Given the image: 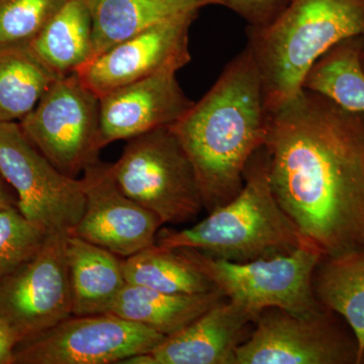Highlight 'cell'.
<instances>
[{
    "label": "cell",
    "instance_id": "obj_1",
    "mask_svg": "<svg viewBox=\"0 0 364 364\" xmlns=\"http://www.w3.org/2000/svg\"><path fill=\"white\" fill-rule=\"evenodd\" d=\"M273 195L324 257L364 249V114L303 88L269 114Z\"/></svg>",
    "mask_w": 364,
    "mask_h": 364
},
{
    "label": "cell",
    "instance_id": "obj_2",
    "mask_svg": "<svg viewBox=\"0 0 364 364\" xmlns=\"http://www.w3.org/2000/svg\"><path fill=\"white\" fill-rule=\"evenodd\" d=\"M268 124L259 72L245 47L170 126L193 164L208 213L240 193L249 160L265 145Z\"/></svg>",
    "mask_w": 364,
    "mask_h": 364
},
{
    "label": "cell",
    "instance_id": "obj_3",
    "mask_svg": "<svg viewBox=\"0 0 364 364\" xmlns=\"http://www.w3.org/2000/svg\"><path fill=\"white\" fill-rule=\"evenodd\" d=\"M247 36L272 114L303 90L311 67L333 46L364 36V0H289L267 25L248 26Z\"/></svg>",
    "mask_w": 364,
    "mask_h": 364
},
{
    "label": "cell",
    "instance_id": "obj_4",
    "mask_svg": "<svg viewBox=\"0 0 364 364\" xmlns=\"http://www.w3.org/2000/svg\"><path fill=\"white\" fill-rule=\"evenodd\" d=\"M306 241L273 195L265 146L250 158L240 193L188 229H162L156 244L193 248L217 259L249 262L294 252ZM309 243V242H308Z\"/></svg>",
    "mask_w": 364,
    "mask_h": 364
},
{
    "label": "cell",
    "instance_id": "obj_5",
    "mask_svg": "<svg viewBox=\"0 0 364 364\" xmlns=\"http://www.w3.org/2000/svg\"><path fill=\"white\" fill-rule=\"evenodd\" d=\"M109 169L117 188L163 224L191 221L202 212L195 169L170 127L128 140Z\"/></svg>",
    "mask_w": 364,
    "mask_h": 364
},
{
    "label": "cell",
    "instance_id": "obj_6",
    "mask_svg": "<svg viewBox=\"0 0 364 364\" xmlns=\"http://www.w3.org/2000/svg\"><path fill=\"white\" fill-rule=\"evenodd\" d=\"M227 299L257 318L263 310L279 308L309 315L324 308L313 289L316 267L324 257L313 244L304 243L287 255L231 262L217 259L193 248H177Z\"/></svg>",
    "mask_w": 364,
    "mask_h": 364
},
{
    "label": "cell",
    "instance_id": "obj_7",
    "mask_svg": "<svg viewBox=\"0 0 364 364\" xmlns=\"http://www.w3.org/2000/svg\"><path fill=\"white\" fill-rule=\"evenodd\" d=\"M359 351L350 326L334 311L296 315L268 308L237 348L235 364H358Z\"/></svg>",
    "mask_w": 364,
    "mask_h": 364
},
{
    "label": "cell",
    "instance_id": "obj_8",
    "mask_svg": "<svg viewBox=\"0 0 364 364\" xmlns=\"http://www.w3.org/2000/svg\"><path fill=\"white\" fill-rule=\"evenodd\" d=\"M20 126L30 142L67 176L77 178L100 161V97L76 72L59 78Z\"/></svg>",
    "mask_w": 364,
    "mask_h": 364
},
{
    "label": "cell",
    "instance_id": "obj_9",
    "mask_svg": "<svg viewBox=\"0 0 364 364\" xmlns=\"http://www.w3.org/2000/svg\"><path fill=\"white\" fill-rule=\"evenodd\" d=\"M0 173L18 193V210L48 232L71 234L85 208L81 179L67 176L16 122H0Z\"/></svg>",
    "mask_w": 364,
    "mask_h": 364
},
{
    "label": "cell",
    "instance_id": "obj_10",
    "mask_svg": "<svg viewBox=\"0 0 364 364\" xmlns=\"http://www.w3.org/2000/svg\"><path fill=\"white\" fill-rule=\"evenodd\" d=\"M164 335L112 314L74 316L14 351V363L109 364L148 353Z\"/></svg>",
    "mask_w": 364,
    "mask_h": 364
},
{
    "label": "cell",
    "instance_id": "obj_11",
    "mask_svg": "<svg viewBox=\"0 0 364 364\" xmlns=\"http://www.w3.org/2000/svg\"><path fill=\"white\" fill-rule=\"evenodd\" d=\"M66 232H50L35 257L0 279V318L20 342L70 317L72 296Z\"/></svg>",
    "mask_w": 364,
    "mask_h": 364
},
{
    "label": "cell",
    "instance_id": "obj_12",
    "mask_svg": "<svg viewBox=\"0 0 364 364\" xmlns=\"http://www.w3.org/2000/svg\"><path fill=\"white\" fill-rule=\"evenodd\" d=\"M198 11L179 14L114 45L81 67L78 77L102 97L165 69L181 70L191 60L189 30Z\"/></svg>",
    "mask_w": 364,
    "mask_h": 364
},
{
    "label": "cell",
    "instance_id": "obj_13",
    "mask_svg": "<svg viewBox=\"0 0 364 364\" xmlns=\"http://www.w3.org/2000/svg\"><path fill=\"white\" fill-rule=\"evenodd\" d=\"M85 208L72 235L127 258L156 244L163 223L121 191L100 161L83 172Z\"/></svg>",
    "mask_w": 364,
    "mask_h": 364
},
{
    "label": "cell",
    "instance_id": "obj_14",
    "mask_svg": "<svg viewBox=\"0 0 364 364\" xmlns=\"http://www.w3.org/2000/svg\"><path fill=\"white\" fill-rule=\"evenodd\" d=\"M177 72L165 69L100 97V150L116 141L172 126L193 107L179 85Z\"/></svg>",
    "mask_w": 364,
    "mask_h": 364
},
{
    "label": "cell",
    "instance_id": "obj_15",
    "mask_svg": "<svg viewBox=\"0 0 364 364\" xmlns=\"http://www.w3.org/2000/svg\"><path fill=\"white\" fill-rule=\"evenodd\" d=\"M255 320L253 314L226 299L148 353L123 363L235 364L237 348L250 336Z\"/></svg>",
    "mask_w": 364,
    "mask_h": 364
},
{
    "label": "cell",
    "instance_id": "obj_16",
    "mask_svg": "<svg viewBox=\"0 0 364 364\" xmlns=\"http://www.w3.org/2000/svg\"><path fill=\"white\" fill-rule=\"evenodd\" d=\"M92 21V60L151 26L218 0H83ZM91 60V61H92ZM90 63V62H88Z\"/></svg>",
    "mask_w": 364,
    "mask_h": 364
},
{
    "label": "cell",
    "instance_id": "obj_17",
    "mask_svg": "<svg viewBox=\"0 0 364 364\" xmlns=\"http://www.w3.org/2000/svg\"><path fill=\"white\" fill-rule=\"evenodd\" d=\"M67 259L72 314L88 316L109 312L127 284L119 256L69 234Z\"/></svg>",
    "mask_w": 364,
    "mask_h": 364
},
{
    "label": "cell",
    "instance_id": "obj_18",
    "mask_svg": "<svg viewBox=\"0 0 364 364\" xmlns=\"http://www.w3.org/2000/svg\"><path fill=\"white\" fill-rule=\"evenodd\" d=\"M226 299L218 289L205 294H167L127 284L107 314L147 326L167 337Z\"/></svg>",
    "mask_w": 364,
    "mask_h": 364
},
{
    "label": "cell",
    "instance_id": "obj_19",
    "mask_svg": "<svg viewBox=\"0 0 364 364\" xmlns=\"http://www.w3.org/2000/svg\"><path fill=\"white\" fill-rule=\"evenodd\" d=\"M31 49L59 77L92 60V21L83 0H67L31 43Z\"/></svg>",
    "mask_w": 364,
    "mask_h": 364
},
{
    "label": "cell",
    "instance_id": "obj_20",
    "mask_svg": "<svg viewBox=\"0 0 364 364\" xmlns=\"http://www.w3.org/2000/svg\"><path fill=\"white\" fill-rule=\"evenodd\" d=\"M59 78L30 46L0 48V122L21 121Z\"/></svg>",
    "mask_w": 364,
    "mask_h": 364
},
{
    "label": "cell",
    "instance_id": "obj_21",
    "mask_svg": "<svg viewBox=\"0 0 364 364\" xmlns=\"http://www.w3.org/2000/svg\"><path fill=\"white\" fill-rule=\"evenodd\" d=\"M313 289L321 305L338 313L350 326L360 355L364 347V249L339 257H323L314 273Z\"/></svg>",
    "mask_w": 364,
    "mask_h": 364
},
{
    "label": "cell",
    "instance_id": "obj_22",
    "mask_svg": "<svg viewBox=\"0 0 364 364\" xmlns=\"http://www.w3.org/2000/svg\"><path fill=\"white\" fill-rule=\"evenodd\" d=\"M364 36L333 46L313 64L303 88L329 98L342 109L364 114Z\"/></svg>",
    "mask_w": 364,
    "mask_h": 364
},
{
    "label": "cell",
    "instance_id": "obj_23",
    "mask_svg": "<svg viewBox=\"0 0 364 364\" xmlns=\"http://www.w3.org/2000/svg\"><path fill=\"white\" fill-rule=\"evenodd\" d=\"M127 284L167 294H196L217 291L214 284L176 249L157 244L122 260Z\"/></svg>",
    "mask_w": 364,
    "mask_h": 364
},
{
    "label": "cell",
    "instance_id": "obj_24",
    "mask_svg": "<svg viewBox=\"0 0 364 364\" xmlns=\"http://www.w3.org/2000/svg\"><path fill=\"white\" fill-rule=\"evenodd\" d=\"M49 232L13 207L0 208V279L37 255Z\"/></svg>",
    "mask_w": 364,
    "mask_h": 364
},
{
    "label": "cell",
    "instance_id": "obj_25",
    "mask_svg": "<svg viewBox=\"0 0 364 364\" xmlns=\"http://www.w3.org/2000/svg\"><path fill=\"white\" fill-rule=\"evenodd\" d=\"M67 0H0V48L30 45Z\"/></svg>",
    "mask_w": 364,
    "mask_h": 364
},
{
    "label": "cell",
    "instance_id": "obj_26",
    "mask_svg": "<svg viewBox=\"0 0 364 364\" xmlns=\"http://www.w3.org/2000/svg\"><path fill=\"white\" fill-rule=\"evenodd\" d=\"M219 6L227 7L248 26L257 28L269 23L284 9L289 0H218Z\"/></svg>",
    "mask_w": 364,
    "mask_h": 364
},
{
    "label": "cell",
    "instance_id": "obj_27",
    "mask_svg": "<svg viewBox=\"0 0 364 364\" xmlns=\"http://www.w3.org/2000/svg\"><path fill=\"white\" fill-rule=\"evenodd\" d=\"M18 343V340L11 326L0 318V364L14 363V348Z\"/></svg>",
    "mask_w": 364,
    "mask_h": 364
},
{
    "label": "cell",
    "instance_id": "obj_28",
    "mask_svg": "<svg viewBox=\"0 0 364 364\" xmlns=\"http://www.w3.org/2000/svg\"><path fill=\"white\" fill-rule=\"evenodd\" d=\"M2 177L1 173H0V208L9 207V195H7L6 189L4 188V184H2Z\"/></svg>",
    "mask_w": 364,
    "mask_h": 364
},
{
    "label": "cell",
    "instance_id": "obj_29",
    "mask_svg": "<svg viewBox=\"0 0 364 364\" xmlns=\"http://www.w3.org/2000/svg\"><path fill=\"white\" fill-rule=\"evenodd\" d=\"M358 364H364V347L363 350L360 352V355H359V363Z\"/></svg>",
    "mask_w": 364,
    "mask_h": 364
},
{
    "label": "cell",
    "instance_id": "obj_30",
    "mask_svg": "<svg viewBox=\"0 0 364 364\" xmlns=\"http://www.w3.org/2000/svg\"><path fill=\"white\" fill-rule=\"evenodd\" d=\"M361 65H363V69L364 71V51L363 53V56H361Z\"/></svg>",
    "mask_w": 364,
    "mask_h": 364
}]
</instances>
